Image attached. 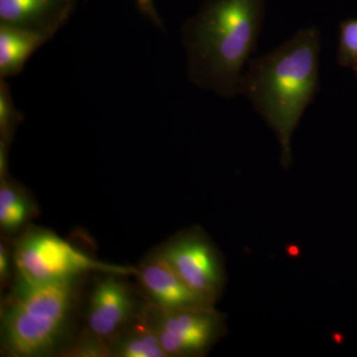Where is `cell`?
<instances>
[{"mask_svg":"<svg viewBox=\"0 0 357 357\" xmlns=\"http://www.w3.org/2000/svg\"><path fill=\"white\" fill-rule=\"evenodd\" d=\"M321 34L304 28L273 51L249 62L239 79L238 95L248 98L276 134L281 163L292 164V136L319 91Z\"/></svg>","mask_w":357,"mask_h":357,"instance_id":"1","label":"cell"},{"mask_svg":"<svg viewBox=\"0 0 357 357\" xmlns=\"http://www.w3.org/2000/svg\"><path fill=\"white\" fill-rule=\"evenodd\" d=\"M263 13L264 0H206L183 26L189 81L227 100L238 95L243 67L257 48Z\"/></svg>","mask_w":357,"mask_h":357,"instance_id":"2","label":"cell"},{"mask_svg":"<svg viewBox=\"0 0 357 357\" xmlns=\"http://www.w3.org/2000/svg\"><path fill=\"white\" fill-rule=\"evenodd\" d=\"M84 278L33 283L14 275L0 310L2 356H63L76 337Z\"/></svg>","mask_w":357,"mask_h":357,"instance_id":"3","label":"cell"},{"mask_svg":"<svg viewBox=\"0 0 357 357\" xmlns=\"http://www.w3.org/2000/svg\"><path fill=\"white\" fill-rule=\"evenodd\" d=\"M13 255L14 275L33 283L69 280L91 273H136V267L100 261L52 230L34 225L16 237Z\"/></svg>","mask_w":357,"mask_h":357,"instance_id":"4","label":"cell"},{"mask_svg":"<svg viewBox=\"0 0 357 357\" xmlns=\"http://www.w3.org/2000/svg\"><path fill=\"white\" fill-rule=\"evenodd\" d=\"M156 251L188 287L217 304L227 284V271L222 253L201 227L178 232Z\"/></svg>","mask_w":357,"mask_h":357,"instance_id":"5","label":"cell"},{"mask_svg":"<svg viewBox=\"0 0 357 357\" xmlns=\"http://www.w3.org/2000/svg\"><path fill=\"white\" fill-rule=\"evenodd\" d=\"M144 319L168 357L204 356L227 333L215 307L162 310L148 303Z\"/></svg>","mask_w":357,"mask_h":357,"instance_id":"6","label":"cell"},{"mask_svg":"<svg viewBox=\"0 0 357 357\" xmlns=\"http://www.w3.org/2000/svg\"><path fill=\"white\" fill-rule=\"evenodd\" d=\"M126 275L102 273L89 291L84 311V326L79 337L107 342L132 325L148 302L126 279Z\"/></svg>","mask_w":357,"mask_h":357,"instance_id":"7","label":"cell"},{"mask_svg":"<svg viewBox=\"0 0 357 357\" xmlns=\"http://www.w3.org/2000/svg\"><path fill=\"white\" fill-rule=\"evenodd\" d=\"M141 292L152 306L162 310L215 307L192 291L156 250L136 267Z\"/></svg>","mask_w":357,"mask_h":357,"instance_id":"8","label":"cell"},{"mask_svg":"<svg viewBox=\"0 0 357 357\" xmlns=\"http://www.w3.org/2000/svg\"><path fill=\"white\" fill-rule=\"evenodd\" d=\"M77 0H0V24L40 33L50 40L66 24Z\"/></svg>","mask_w":357,"mask_h":357,"instance_id":"9","label":"cell"},{"mask_svg":"<svg viewBox=\"0 0 357 357\" xmlns=\"http://www.w3.org/2000/svg\"><path fill=\"white\" fill-rule=\"evenodd\" d=\"M36 202L31 194L9 176L8 171L0 172V229L4 238L22 234L36 217Z\"/></svg>","mask_w":357,"mask_h":357,"instance_id":"10","label":"cell"},{"mask_svg":"<svg viewBox=\"0 0 357 357\" xmlns=\"http://www.w3.org/2000/svg\"><path fill=\"white\" fill-rule=\"evenodd\" d=\"M48 41L40 33L0 24V77L20 75L33 54Z\"/></svg>","mask_w":357,"mask_h":357,"instance_id":"11","label":"cell"},{"mask_svg":"<svg viewBox=\"0 0 357 357\" xmlns=\"http://www.w3.org/2000/svg\"><path fill=\"white\" fill-rule=\"evenodd\" d=\"M107 351L109 357H168L145 321L144 312L132 325L107 342Z\"/></svg>","mask_w":357,"mask_h":357,"instance_id":"12","label":"cell"},{"mask_svg":"<svg viewBox=\"0 0 357 357\" xmlns=\"http://www.w3.org/2000/svg\"><path fill=\"white\" fill-rule=\"evenodd\" d=\"M23 121L22 112L16 109L9 84L0 79V147L8 150L16 129Z\"/></svg>","mask_w":357,"mask_h":357,"instance_id":"13","label":"cell"},{"mask_svg":"<svg viewBox=\"0 0 357 357\" xmlns=\"http://www.w3.org/2000/svg\"><path fill=\"white\" fill-rule=\"evenodd\" d=\"M338 61L344 66L357 63V20L344 21L340 25Z\"/></svg>","mask_w":357,"mask_h":357,"instance_id":"14","label":"cell"},{"mask_svg":"<svg viewBox=\"0 0 357 357\" xmlns=\"http://www.w3.org/2000/svg\"><path fill=\"white\" fill-rule=\"evenodd\" d=\"M13 269L14 270L13 248H9L7 243H0V281L2 287L10 286L13 282Z\"/></svg>","mask_w":357,"mask_h":357,"instance_id":"15","label":"cell"},{"mask_svg":"<svg viewBox=\"0 0 357 357\" xmlns=\"http://www.w3.org/2000/svg\"><path fill=\"white\" fill-rule=\"evenodd\" d=\"M135 1L141 13L144 14L155 25L163 28V23H162L161 18L159 17L158 13H157L156 8H155L153 0H135Z\"/></svg>","mask_w":357,"mask_h":357,"instance_id":"16","label":"cell"}]
</instances>
